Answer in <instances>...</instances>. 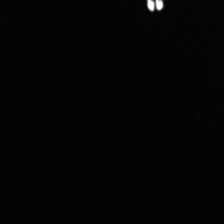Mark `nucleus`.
Listing matches in <instances>:
<instances>
[{"instance_id": "2", "label": "nucleus", "mask_w": 224, "mask_h": 224, "mask_svg": "<svg viewBox=\"0 0 224 224\" xmlns=\"http://www.w3.org/2000/svg\"><path fill=\"white\" fill-rule=\"evenodd\" d=\"M156 6L157 9L160 10L163 7V3L162 0H156Z\"/></svg>"}, {"instance_id": "1", "label": "nucleus", "mask_w": 224, "mask_h": 224, "mask_svg": "<svg viewBox=\"0 0 224 224\" xmlns=\"http://www.w3.org/2000/svg\"><path fill=\"white\" fill-rule=\"evenodd\" d=\"M147 5L148 8L150 11H153L154 10L155 4L153 1L152 0H147Z\"/></svg>"}]
</instances>
